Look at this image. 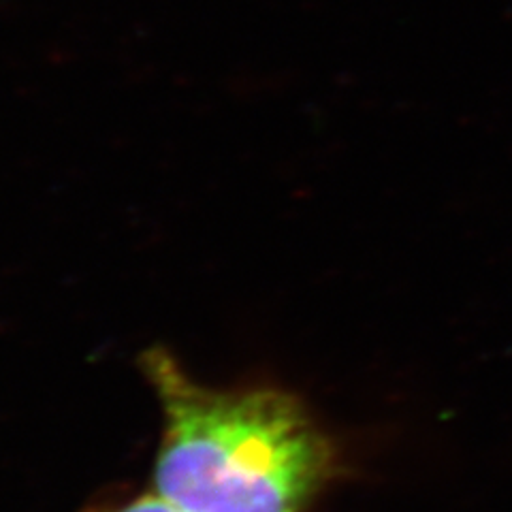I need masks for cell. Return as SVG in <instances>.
Here are the masks:
<instances>
[{
    "label": "cell",
    "instance_id": "cell-1",
    "mask_svg": "<svg viewBox=\"0 0 512 512\" xmlns=\"http://www.w3.org/2000/svg\"><path fill=\"white\" fill-rule=\"evenodd\" d=\"M163 408L156 493L180 512H306L335 474L333 444L280 389H212L165 348L141 355Z\"/></svg>",
    "mask_w": 512,
    "mask_h": 512
},
{
    "label": "cell",
    "instance_id": "cell-2",
    "mask_svg": "<svg viewBox=\"0 0 512 512\" xmlns=\"http://www.w3.org/2000/svg\"><path fill=\"white\" fill-rule=\"evenodd\" d=\"M116 512H180V510L173 508L169 502H165L158 493H152V495H143V498H139V500L124 504Z\"/></svg>",
    "mask_w": 512,
    "mask_h": 512
}]
</instances>
